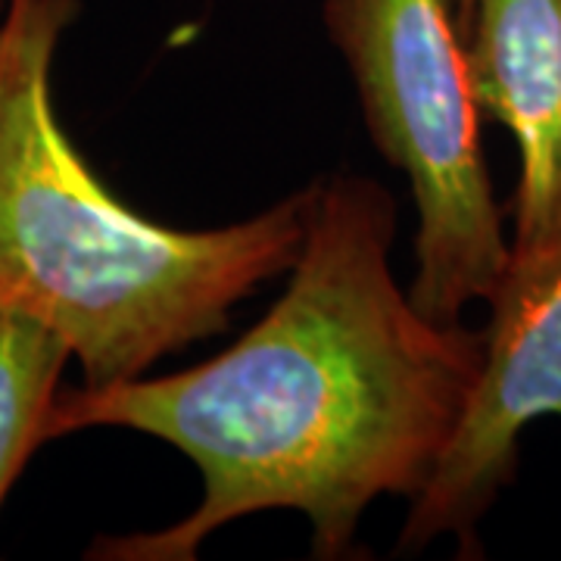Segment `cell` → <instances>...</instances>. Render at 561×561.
<instances>
[{
	"label": "cell",
	"mask_w": 561,
	"mask_h": 561,
	"mask_svg": "<svg viewBox=\"0 0 561 561\" xmlns=\"http://www.w3.org/2000/svg\"><path fill=\"white\" fill-rule=\"evenodd\" d=\"M397 203L378 181L316 179L287 290L225 353L165 378L57 393L47 440L128 427L203 474L201 505L150 534L103 537L88 559L191 561L238 518L290 508L312 556L353 559L365 508L415 500L478 378L483 334L427 319L390 272Z\"/></svg>",
	"instance_id": "obj_1"
},
{
	"label": "cell",
	"mask_w": 561,
	"mask_h": 561,
	"mask_svg": "<svg viewBox=\"0 0 561 561\" xmlns=\"http://www.w3.org/2000/svg\"><path fill=\"white\" fill-rule=\"evenodd\" d=\"M76 13L79 0L0 7V306L54 331L84 387H106L225 331L238 302L290 272L316 181L206 231L128 209L54 110V60Z\"/></svg>",
	"instance_id": "obj_2"
},
{
	"label": "cell",
	"mask_w": 561,
	"mask_h": 561,
	"mask_svg": "<svg viewBox=\"0 0 561 561\" xmlns=\"http://www.w3.org/2000/svg\"><path fill=\"white\" fill-rule=\"evenodd\" d=\"M321 16L356 79L368 135L412 187L409 300L427 319L456 324L468 302H486L512 250L483 160L456 0H321Z\"/></svg>",
	"instance_id": "obj_3"
},
{
	"label": "cell",
	"mask_w": 561,
	"mask_h": 561,
	"mask_svg": "<svg viewBox=\"0 0 561 561\" xmlns=\"http://www.w3.org/2000/svg\"><path fill=\"white\" fill-rule=\"evenodd\" d=\"M483 356L453 440L412 500L402 552L453 534L459 556H478V524L518 471V440L540 419H561V231L512 243L486 297Z\"/></svg>",
	"instance_id": "obj_4"
},
{
	"label": "cell",
	"mask_w": 561,
	"mask_h": 561,
	"mask_svg": "<svg viewBox=\"0 0 561 561\" xmlns=\"http://www.w3.org/2000/svg\"><path fill=\"white\" fill-rule=\"evenodd\" d=\"M474 101L518 147L512 243L561 231V0H474L461 25Z\"/></svg>",
	"instance_id": "obj_5"
},
{
	"label": "cell",
	"mask_w": 561,
	"mask_h": 561,
	"mask_svg": "<svg viewBox=\"0 0 561 561\" xmlns=\"http://www.w3.org/2000/svg\"><path fill=\"white\" fill-rule=\"evenodd\" d=\"M69 346L35 319L0 306V505L47 440Z\"/></svg>",
	"instance_id": "obj_6"
},
{
	"label": "cell",
	"mask_w": 561,
	"mask_h": 561,
	"mask_svg": "<svg viewBox=\"0 0 561 561\" xmlns=\"http://www.w3.org/2000/svg\"><path fill=\"white\" fill-rule=\"evenodd\" d=\"M471 3H474V0H456V10H459V25H465V20H468V13H471Z\"/></svg>",
	"instance_id": "obj_7"
},
{
	"label": "cell",
	"mask_w": 561,
	"mask_h": 561,
	"mask_svg": "<svg viewBox=\"0 0 561 561\" xmlns=\"http://www.w3.org/2000/svg\"><path fill=\"white\" fill-rule=\"evenodd\" d=\"M0 7H3V0H0Z\"/></svg>",
	"instance_id": "obj_8"
}]
</instances>
